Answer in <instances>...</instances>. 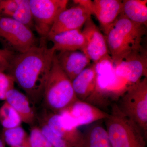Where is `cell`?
<instances>
[{
	"label": "cell",
	"mask_w": 147,
	"mask_h": 147,
	"mask_svg": "<svg viewBox=\"0 0 147 147\" xmlns=\"http://www.w3.org/2000/svg\"><path fill=\"white\" fill-rule=\"evenodd\" d=\"M97 65L92 64L84 69L72 81V86L78 99L87 101L96 91Z\"/></svg>",
	"instance_id": "obj_15"
},
{
	"label": "cell",
	"mask_w": 147,
	"mask_h": 147,
	"mask_svg": "<svg viewBox=\"0 0 147 147\" xmlns=\"http://www.w3.org/2000/svg\"><path fill=\"white\" fill-rule=\"evenodd\" d=\"M5 101L17 112L22 122L29 125L34 123L35 113L31 104V101L26 95L13 88L7 92Z\"/></svg>",
	"instance_id": "obj_17"
},
{
	"label": "cell",
	"mask_w": 147,
	"mask_h": 147,
	"mask_svg": "<svg viewBox=\"0 0 147 147\" xmlns=\"http://www.w3.org/2000/svg\"><path fill=\"white\" fill-rule=\"evenodd\" d=\"M45 40L42 39V45L25 53H15L6 71L30 101L36 104L43 98L56 53L53 47H47Z\"/></svg>",
	"instance_id": "obj_1"
},
{
	"label": "cell",
	"mask_w": 147,
	"mask_h": 147,
	"mask_svg": "<svg viewBox=\"0 0 147 147\" xmlns=\"http://www.w3.org/2000/svg\"><path fill=\"white\" fill-rule=\"evenodd\" d=\"M105 120V129L112 147H146L144 134L117 104L112 106L111 113Z\"/></svg>",
	"instance_id": "obj_3"
},
{
	"label": "cell",
	"mask_w": 147,
	"mask_h": 147,
	"mask_svg": "<svg viewBox=\"0 0 147 147\" xmlns=\"http://www.w3.org/2000/svg\"><path fill=\"white\" fill-rule=\"evenodd\" d=\"M115 65L116 75L131 85L147 77V53L145 49L129 56Z\"/></svg>",
	"instance_id": "obj_11"
},
{
	"label": "cell",
	"mask_w": 147,
	"mask_h": 147,
	"mask_svg": "<svg viewBox=\"0 0 147 147\" xmlns=\"http://www.w3.org/2000/svg\"><path fill=\"white\" fill-rule=\"evenodd\" d=\"M18 3V0H0V17L12 18Z\"/></svg>",
	"instance_id": "obj_25"
},
{
	"label": "cell",
	"mask_w": 147,
	"mask_h": 147,
	"mask_svg": "<svg viewBox=\"0 0 147 147\" xmlns=\"http://www.w3.org/2000/svg\"><path fill=\"white\" fill-rule=\"evenodd\" d=\"M40 128L53 147H73L68 142L59 137L51 131L44 122H42Z\"/></svg>",
	"instance_id": "obj_24"
},
{
	"label": "cell",
	"mask_w": 147,
	"mask_h": 147,
	"mask_svg": "<svg viewBox=\"0 0 147 147\" xmlns=\"http://www.w3.org/2000/svg\"><path fill=\"white\" fill-rule=\"evenodd\" d=\"M22 122L21 117L17 112L5 101L0 108V123L3 129L21 126Z\"/></svg>",
	"instance_id": "obj_21"
},
{
	"label": "cell",
	"mask_w": 147,
	"mask_h": 147,
	"mask_svg": "<svg viewBox=\"0 0 147 147\" xmlns=\"http://www.w3.org/2000/svg\"><path fill=\"white\" fill-rule=\"evenodd\" d=\"M34 29L42 39L47 38L60 13L67 8V0H29Z\"/></svg>",
	"instance_id": "obj_7"
},
{
	"label": "cell",
	"mask_w": 147,
	"mask_h": 147,
	"mask_svg": "<svg viewBox=\"0 0 147 147\" xmlns=\"http://www.w3.org/2000/svg\"><path fill=\"white\" fill-rule=\"evenodd\" d=\"M82 33L86 46L83 53L95 64L111 60L106 38L96 25L91 17L84 24Z\"/></svg>",
	"instance_id": "obj_8"
},
{
	"label": "cell",
	"mask_w": 147,
	"mask_h": 147,
	"mask_svg": "<svg viewBox=\"0 0 147 147\" xmlns=\"http://www.w3.org/2000/svg\"><path fill=\"white\" fill-rule=\"evenodd\" d=\"M147 0H124L120 14L133 23L147 27Z\"/></svg>",
	"instance_id": "obj_18"
},
{
	"label": "cell",
	"mask_w": 147,
	"mask_h": 147,
	"mask_svg": "<svg viewBox=\"0 0 147 147\" xmlns=\"http://www.w3.org/2000/svg\"><path fill=\"white\" fill-rule=\"evenodd\" d=\"M14 54L5 48L0 49V71L5 72L7 70Z\"/></svg>",
	"instance_id": "obj_26"
},
{
	"label": "cell",
	"mask_w": 147,
	"mask_h": 147,
	"mask_svg": "<svg viewBox=\"0 0 147 147\" xmlns=\"http://www.w3.org/2000/svg\"><path fill=\"white\" fill-rule=\"evenodd\" d=\"M43 122L55 134L73 147H81L83 133L63 116L58 113H51L45 116Z\"/></svg>",
	"instance_id": "obj_12"
},
{
	"label": "cell",
	"mask_w": 147,
	"mask_h": 147,
	"mask_svg": "<svg viewBox=\"0 0 147 147\" xmlns=\"http://www.w3.org/2000/svg\"><path fill=\"white\" fill-rule=\"evenodd\" d=\"M47 108L59 113L78 99L72 82L58 63L56 53L46 85L43 98Z\"/></svg>",
	"instance_id": "obj_4"
},
{
	"label": "cell",
	"mask_w": 147,
	"mask_h": 147,
	"mask_svg": "<svg viewBox=\"0 0 147 147\" xmlns=\"http://www.w3.org/2000/svg\"><path fill=\"white\" fill-rule=\"evenodd\" d=\"M0 41L4 48L15 53H25L38 46L31 29L9 17H0Z\"/></svg>",
	"instance_id": "obj_5"
},
{
	"label": "cell",
	"mask_w": 147,
	"mask_h": 147,
	"mask_svg": "<svg viewBox=\"0 0 147 147\" xmlns=\"http://www.w3.org/2000/svg\"><path fill=\"white\" fill-rule=\"evenodd\" d=\"M30 147H53L40 127H33L29 135Z\"/></svg>",
	"instance_id": "obj_23"
},
{
	"label": "cell",
	"mask_w": 147,
	"mask_h": 147,
	"mask_svg": "<svg viewBox=\"0 0 147 147\" xmlns=\"http://www.w3.org/2000/svg\"><path fill=\"white\" fill-rule=\"evenodd\" d=\"M6 144L2 134H0V147H6Z\"/></svg>",
	"instance_id": "obj_28"
},
{
	"label": "cell",
	"mask_w": 147,
	"mask_h": 147,
	"mask_svg": "<svg viewBox=\"0 0 147 147\" xmlns=\"http://www.w3.org/2000/svg\"><path fill=\"white\" fill-rule=\"evenodd\" d=\"M58 113L77 127L105 120L109 115L89 102L79 99Z\"/></svg>",
	"instance_id": "obj_9"
},
{
	"label": "cell",
	"mask_w": 147,
	"mask_h": 147,
	"mask_svg": "<svg viewBox=\"0 0 147 147\" xmlns=\"http://www.w3.org/2000/svg\"><path fill=\"white\" fill-rule=\"evenodd\" d=\"M15 83L12 76L8 74L0 71V90L7 92L14 88Z\"/></svg>",
	"instance_id": "obj_27"
},
{
	"label": "cell",
	"mask_w": 147,
	"mask_h": 147,
	"mask_svg": "<svg viewBox=\"0 0 147 147\" xmlns=\"http://www.w3.org/2000/svg\"><path fill=\"white\" fill-rule=\"evenodd\" d=\"M83 134L81 147H112L106 129L99 123L92 125Z\"/></svg>",
	"instance_id": "obj_19"
},
{
	"label": "cell",
	"mask_w": 147,
	"mask_h": 147,
	"mask_svg": "<svg viewBox=\"0 0 147 147\" xmlns=\"http://www.w3.org/2000/svg\"><path fill=\"white\" fill-rule=\"evenodd\" d=\"M15 147H30V143H29L28 144H26L21 145V146Z\"/></svg>",
	"instance_id": "obj_29"
},
{
	"label": "cell",
	"mask_w": 147,
	"mask_h": 147,
	"mask_svg": "<svg viewBox=\"0 0 147 147\" xmlns=\"http://www.w3.org/2000/svg\"><path fill=\"white\" fill-rule=\"evenodd\" d=\"M146 29L120 14L105 35L111 61L115 65L144 49L142 42Z\"/></svg>",
	"instance_id": "obj_2"
},
{
	"label": "cell",
	"mask_w": 147,
	"mask_h": 147,
	"mask_svg": "<svg viewBox=\"0 0 147 147\" xmlns=\"http://www.w3.org/2000/svg\"><path fill=\"white\" fill-rule=\"evenodd\" d=\"M56 57L59 65L71 82L90 65L91 61L80 51H61Z\"/></svg>",
	"instance_id": "obj_14"
},
{
	"label": "cell",
	"mask_w": 147,
	"mask_h": 147,
	"mask_svg": "<svg viewBox=\"0 0 147 147\" xmlns=\"http://www.w3.org/2000/svg\"><path fill=\"white\" fill-rule=\"evenodd\" d=\"M6 144L15 147L29 143V135L21 126L13 128L3 129L2 133Z\"/></svg>",
	"instance_id": "obj_20"
},
{
	"label": "cell",
	"mask_w": 147,
	"mask_h": 147,
	"mask_svg": "<svg viewBox=\"0 0 147 147\" xmlns=\"http://www.w3.org/2000/svg\"><path fill=\"white\" fill-rule=\"evenodd\" d=\"M119 106L125 115L137 124L147 138V77L129 87Z\"/></svg>",
	"instance_id": "obj_6"
},
{
	"label": "cell",
	"mask_w": 147,
	"mask_h": 147,
	"mask_svg": "<svg viewBox=\"0 0 147 147\" xmlns=\"http://www.w3.org/2000/svg\"><path fill=\"white\" fill-rule=\"evenodd\" d=\"M92 15L89 10L79 5L66 9L58 16L47 38L63 32L81 30Z\"/></svg>",
	"instance_id": "obj_10"
},
{
	"label": "cell",
	"mask_w": 147,
	"mask_h": 147,
	"mask_svg": "<svg viewBox=\"0 0 147 147\" xmlns=\"http://www.w3.org/2000/svg\"><path fill=\"white\" fill-rule=\"evenodd\" d=\"M53 42L52 47L57 51H80L84 52L86 46L85 37L81 30L60 33L48 38Z\"/></svg>",
	"instance_id": "obj_16"
},
{
	"label": "cell",
	"mask_w": 147,
	"mask_h": 147,
	"mask_svg": "<svg viewBox=\"0 0 147 147\" xmlns=\"http://www.w3.org/2000/svg\"><path fill=\"white\" fill-rule=\"evenodd\" d=\"M12 18L24 24L32 30L34 28L29 0H18V7Z\"/></svg>",
	"instance_id": "obj_22"
},
{
	"label": "cell",
	"mask_w": 147,
	"mask_h": 147,
	"mask_svg": "<svg viewBox=\"0 0 147 147\" xmlns=\"http://www.w3.org/2000/svg\"><path fill=\"white\" fill-rule=\"evenodd\" d=\"M92 1V15L97 18L105 35L121 12L122 1L94 0Z\"/></svg>",
	"instance_id": "obj_13"
}]
</instances>
